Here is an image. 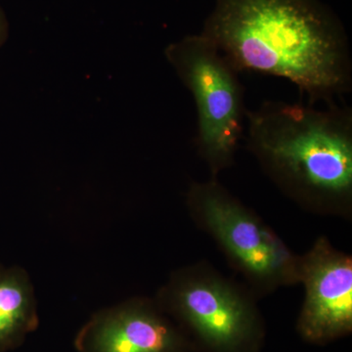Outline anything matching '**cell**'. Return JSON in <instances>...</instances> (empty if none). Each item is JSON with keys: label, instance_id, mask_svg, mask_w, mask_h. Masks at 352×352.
I'll use <instances>...</instances> for the list:
<instances>
[{"label": "cell", "instance_id": "cell-8", "mask_svg": "<svg viewBox=\"0 0 352 352\" xmlns=\"http://www.w3.org/2000/svg\"><path fill=\"white\" fill-rule=\"evenodd\" d=\"M38 324L31 277L20 266L0 264V352L19 347Z\"/></svg>", "mask_w": 352, "mask_h": 352}, {"label": "cell", "instance_id": "cell-6", "mask_svg": "<svg viewBox=\"0 0 352 352\" xmlns=\"http://www.w3.org/2000/svg\"><path fill=\"white\" fill-rule=\"evenodd\" d=\"M305 300L298 320L303 339L323 344L352 331V256L325 236L298 256Z\"/></svg>", "mask_w": 352, "mask_h": 352}, {"label": "cell", "instance_id": "cell-9", "mask_svg": "<svg viewBox=\"0 0 352 352\" xmlns=\"http://www.w3.org/2000/svg\"><path fill=\"white\" fill-rule=\"evenodd\" d=\"M10 25L3 7L0 4V48L8 41Z\"/></svg>", "mask_w": 352, "mask_h": 352}, {"label": "cell", "instance_id": "cell-5", "mask_svg": "<svg viewBox=\"0 0 352 352\" xmlns=\"http://www.w3.org/2000/svg\"><path fill=\"white\" fill-rule=\"evenodd\" d=\"M166 61L195 101L196 146L210 178L231 168L244 134L247 109L239 72L203 34L168 44Z\"/></svg>", "mask_w": 352, "mask_h": 352}, {"label": "cell", "instance_id": "cell-2", "mask_svg": "<svg viewBox=\"0 0 352 352\" xmlns=\"http://www.w3.org/2000/svg\"><path fill=\"white\" fill-rule=\"evenodd\" d=\"M247 148L285 196L308 212L352 219V110L264 101L245 112Z\"/></svg>", "mask_w": 352, "mask_h": 352}, {"label": "cell", "instance_id": "cell-3", "mask_svg": "<svg viewBox=\"0 0 352 352\" xmlns=\"http://www.w3.org/2000/svg\"><path fill=\"white\" fill-rule=\"evenodd\" d=\"M186 207L194 223L214 240L256 298L298 284V256L217 178L192 182Z\"/></svg>", "mask_w": 352, "mask_h": 352}, {"label": "cell", "instance_id": "cell-4", "mask_svg": "<svg viewBox=\"0 0 352 352\" xmlns=\"http://www.w3.org/2000/svg\"><path fill=\"white\" fill-rule=\"evenodd\" d=\"M154 298L208 352H258L263 337L258 298L208 261L173 271Z\"/></svg>", "mask_w": 352, "mask_h": 352}, {"label": "cell", "instance_id": "cell-1", "mask_svg": "<svg viewBox=\"0 0 352 352\" xmlns=\"http://www.w3.org/2000/svg\"><path fill=\"white\" fill-rule=\"evenodd\" d=\"M201 34L239 73L288 80L311 105L351 91L349 39L319 0H215Z\"/></svg>", "mask_w": 352, "mask_h": 352}, {"label": "cell", "instance_id": "cell-7", "mask_svg": "<svg viewBox=\"0 0 352 352\" xmlns=\"http://www.w3.org/2000/svg\"><path fill=\"white\" fill-rule=\"evenodd\" d=\"M75 346L78 352H188L190 344L154 298L134 296L95 312Z\"/></svg>", "mask_w": 352, "mask_h": 352}]
</instances>
